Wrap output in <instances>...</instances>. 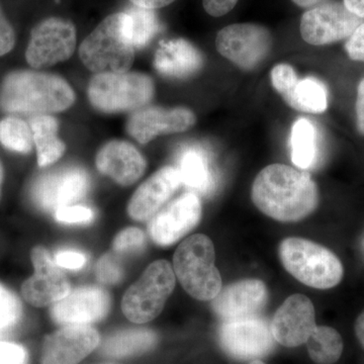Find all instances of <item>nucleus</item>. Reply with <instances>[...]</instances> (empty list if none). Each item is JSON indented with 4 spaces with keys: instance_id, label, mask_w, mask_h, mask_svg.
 <instances>
[{
    "instance_id": "423d86ee",
    "label": "nucleus",
    "mask_w": 364,
    "mask_h": 364,
    "mask_svg": "<svg viewBox=\"0 0 364 364\" xmlns=\"http://www.w3.org/2000/svg\"><path fill=\"white\" fill-rule=\"evenodd\" d=\"M152 78L139 72L95 74L87 88L88 100L107 114L138 111L154 97Z\"/></svg>"
},
{
    "instance_id": "f03ea898",
    "label": "nucleus",
    "mask_w": 364,
    "mask_h": 364,
    "mask_svg": "<svg viewBox=\"0 0 364 364\" xmlns=\"http://www.w3.org/2000/svg\"><path fill=\"white\" fill-rule=\"evenodd\" d=\"M75 100L65 79L44 72L13 71L0 85V109L11 114H55L70 109Z\"/></svg>"
},
{
    "instance_id": "a878e982",
    "label": "nucleus",
    "mask_w": 364,
    "mask_h": 364,
    "mask_svg": "<svg viewBox=\"0 0 364 364\" xmlns=\"http://www.w3.org/2000/svg\"><path fill=\"white\" fill-rule=\"evenodd\" d=\"M156 343V334L150 330H126L109 337L102 350L105 355L111 358H126L150 350Z\"/></svg>"
},
{
    "instance_id": "9d476101",
    "label": "nucleus",
    "mask_w": 364,
    "mask_h": 364,
    "mask_svg": "<svg viewBox=\"0 0 364 364\" xmlns=\"http://www.w3.org/2000/svg\"><path fill=\"white\" fill-rule=\"evenodd\" d=\"M90 188V176L80 167L51 170L37 177L31 186L33 205L45 212L72 205L82 200Z\"/></svg>"
},
{
    "instance_id": "f8f14e48",
    "label": "nucleus",
    "mask_w": 364,
    "mask_h": 364,
    "mask_svg": "<svg viewBox=\"0 0 364 364\" xmlns=\"http://www.w3.org/2000/svg\"><path fill=\"white\" fill-rule=\"evenodd\" d=\"M220 343L229 355L240 360H256L274 346L272 328L257 315L225 321L220 327Z\"/></svg>"
},
{
    "instance_id": "412c9836",
    "label": "nucleus",
    "mask_w": 364,
    "mask_h": 364,
    "mask_svg": "<svg viewBox=\"0 0 364 364\" xmlns=\"http://www.w3.org/2000/svg\"><path fill=\"white\" fill-rule=\"evenodd\" d=\"M95 165L100 173L121 186H129L142 177L147 163L131 143L114 140L98 151Z\"/></svg>"
},
{
    "instance_id": "79ce46f5",
    "label": "nucleus",
    "mask_w": 364,
    "mask_h": 364,
    "mask_svg": "<svg viewBox=\"0 0 364 364\" xmlns=\"http://www.w3.org/2000/svg\"><path fill=\"white\" fill-rule=\"evenodd\" d=\"M130 1L135 6L154 11V9L169 6V4H173L176 0H130Z\"/></svg>"
},
{
    "instance_id": "c03bdc74",
    "label": "nucleus",
    "mask_w": 364,
    "mask_h": 364,
    "mask_svg": "<svg viewBox=\"0 0 364 364\" xmlns=\"http://www.w3.org/2000/svg\"><path fill=\"white\" fill-rule=\"evenodd\" d=\"M356 336L364 348V311L358 316L355 323Z\"/></svg>"
},
{
    "instance_id": "4468645a",
    "label": "nucleus",
    "mask_w": 364,
    "mask_h": 364,
    "mask_svg": "<svg viewBox=\"0 0 364 364\" xmlns=\"http://www.w3.org/2000/svg\"><path fill=\"white\" fill-rule=\"evenodd\" d=\"M202 203L193 193L179 196L151 219L148 231L160 246L173 245L200 221Z\"/></svg>"
},
{
    "instance_id": "0eeeda50",
    "label": "nucleus",
    "mask_w": 364,
    "mask_h": 364,
    "mask_svg": "<svg viewBox=\"0 0 364 364\" xmlns=\"http://www.w3.org/2000/svg\"><path fill=\"white\" fill-rule=\"evenodd\" d=\"M176 287V274L166 260H157L124 294L122 310L138 324L150 322L162 312Z\"/></svg>"
},
{
    "instance_id": "39448f33",
    "label": "nucleus",
    "mask_w": 364,
    "mask_h": 364,
    "mask_svg": "<svg viewBox=\"0 0 364 364\" xmlns=\"http://www.w3.org/2000/svg\"><path fill=\"white\" fill-rule=\"evenodd\" d=\"M215 261L214 244L205 235H193L178 246L173 256L174 272L189 296L210 301L221 291L222 277Z\"/></svg>"
},
{
    "instance_id": "4c0bfd02",
    "label": "nucleus",
    "mask_w": 364,
    "mask_h": 364,
    "mask_svg": "<svg viewBox=\"0 0 364 364\" xmlns=\"http://www.w3.org/2000/svg\"><path fill=\"white\" fill-rule=\"evenodd\" d=\"M349 58L354 61L364 62V23L354 31L345 44Z\"/></svg>"
},
{
    "instance_id": "72a5a7b5",
    "label": "nucleus",
    "mask_w": 364,
    "mask_h": 364,
    "mask_svg": "<svg viewBox=\"0 0 364 364\" xmlns=\"http://www.w3.org/2000/svg\"><path fill=\"white\" fill-rule=\"evenodd\" d=\"M97 275L100 282L107 284H114L123 279L124 272L119 261L112 254H105L98 260Z\"/></svg>"
},
{
    "instance_id": "ea45409f",
    "label": "nucleus",
    "mask_w": 364,
    "mask_h": 364,
    "mask_svg": "<svg viewBox=\"0 0 364 364\" xmlns=\"http://www.w3.org/2000/svg\"><path fill=\"white\" fill-rule=\"evenodd\" d=\"M237 2L238 0H203V6L210 16L219 18L229 14Z\"/></svg>"
},
{
    "instance_id": "473e14b6",
    "label": "nucleus",
    "mask_w": 364,
    "mask_h": 364,
    "mask_svg": "<svg viewBox=\"0 0 364 364\" xmlns=\"http://www.w3.org/2000/svg\"><path fill=\"white\" fill-rule=\"evenodd\" d=\"M146 237L136 228H128L117 235L114 241V249L119 253H136L145 247Z\"/></svg>"
},
{
    "instance_id": "2f4dec72",
    "label": "nucleus",
    "mask_w": 364,
    "mask_h": 364,
    "mask_svg": "<svg viewBox=\"0 0 364 364\" xmlns=\"http://www.w3.org/2000/svg\"><path fill=\"white\" fill-rule=\"evenodd\" d=\"M272 81L273 87L286 100L287 104L296 109L294 93H296L299 79L293 67L287 64H279L275 66L272 71Z\"/></svg>"
},
{
    "instance_id": "f3484780",
    "label": "nucleus",
    "mask_w": 364,
    "mask_h": 364,
    "mask_svg": "<svg viewBox=\"0 0 364 364\" xmlns=\"http://www.w3.org/2000/svg\"><path fill=\"white\" fill-rule=\"evenodd\" d=\"M111 296L105 289L79 287L55 303L51 316L58 324L87 325L104 318L111 309Z\"/></svg>"
},
{
    "instance_id": "9b49d317",
    "label": "nucleus",
    "mask_w": 364,
    "mask_h": 364,
    "mask_svg": "<svg viewBox=\"0 0 364 364\" xmlns=\"http://www.w3.org/2000/svg\"><path fill=\"white\" fill-rule=\"evenodd\" d=\"M363 18L350 13L343 4L327 2L313 6L301 16V38L308 44L323 46L348 39Z\"/></svg>"
},
{
    "instance_id": "b1692460",
    "label": "nucleus",
    "mask_w": 364,
    "mask_h": 364,
    "mask_svg": "<svg viewBox=\"0 0 364 364\" xmlns=\"http://www.w3.org/2000/svg\"><path fill=\"white\" fill-rule=\"evenodd\" d=\"M30 127L37 150L38 165L47 167L58 161L66 150L65 143L58 136V121L50 114H41L31 119Z\"/></svg>"
},
{
    "instance_id": "cd10ccee",
    "label": "nucleus",
    "mask_w": 364,
    "mask_h": 364,
    "mask_svg": "<svg viewBox=\"0 0 364 364\" xmlns=\"http://www.w3.org/2000/svg\"><path fill=\"white\" fill-rule=\"evenodd\" d=\"M306 343L310 358L317 364H334L343 352L342 337L327 326L316 327Z\"/></svg>"
},
{
    "instance_id": "6e6552de",
    "label": "nucleus",
    "mask_w": 364,
    "mask_h": 364,
    "mask_svg": "<svg viewBox=\"0 0 364 364\" xmlns=\"http://www.w3.org/2000/svg\"><path fill=\"white\" fill-rule=\"evenodd\" d=\"M77 35L70 21L49 18L31 33L26 60L33 69H43L67 61L75 51Z\"/></svg>"
},
{
    "instance_id": "ddd939ff",
    "label": "nucleus",
    "mask_w": 364,
    "mask_h": 364,
    "mask_svg": "<svg viewBox=\"0 0 364 364\" xmlns=\"http://www.w3.org/2000/svg\"><path fill=\"white\" fill-rule=\"evenodd\" d=\"M31 260L33 273L21 287V296L26 303L43 308L57 303L70 293L69 279L47 249L36 246L31 251Z\"/></svg>"
},
{
    "instance_id": "2eb2a0df",
    "label": "nucleus",
    "mask_w": 364,
    "mask_h": 364,
    "mask_svg": "<svg viewBox=\"0 0 364 364\" xmlns=\"http://www.w3.org/2000/svg\"><path fill=\"white\" fill-rule=\"evenodd\" d=\"M196 114L186 107H144L129 117L127 132L140 144L165 134L181 133L195 126Z\"/></svg>"
},
{
    "instance_id": "a19ab883",
    "label": "nucleus",
    "mask_w": 364,
    "mask_h": 364,
    "mask_svg": "<svg viewBox=\"0 0 364 364\" xmlns=\"http://www.w3.org/2000/svg\"><path fill=\"white\" fill-rule=\"evenodd\" d=\"M356 119L359 133L364 136V79L360 81L356 97Z\"/></svg>"
},
{
    "instance_id": "393cba45",
    "label": "nucleus",
    "mask_w": 364,
    "mask_h": 364,
    "mask_svg": "<svg viewBox=\"0 0 364 364\" xmlns=\"http://www.w3.org/2000/svg\"><path fill=\"white\" fill-rule=\"evenodd\" d=\"M291 161L299 168H312L318 158L317 129L312 122L301 117L294 124L291 140Z\"/></svg>"
},
{
    "instance_id": "f704fd0d",
    "label": "nucleus",
    "mask_w": 364,
    "mask_h": 364,
    "mask_svg": "<svg viewBox=\"0 0 364 364\" xmlns=\"http://www.w3.org/2000/svg\"><path fill=\"white\" fill-rule=\"evenodd\" d=\"M0 364H30L28 350L21 344L1 338Z\"/></svg>"
},
{
    "instance_id": "58836bf2",
    "label": "nucleus",
    "mask_w": 364,
    "mask_h": 364,
    "mask_svg": "<svg viewBox=\"0 0 364 364\" xmlns=\"http://www.w3.org/2000/svg\"><path fill=\"white\" fill-rule=\"evenodd\" d=\"M54 261L59 267L77 270L85 267L87 259L85 254L76 251L62 250L55 255Z\"/></svg>"
},
{
    "instance_id": "49530a36",
    "label": "nucleus",
    "mask_w": 364,
    "mask_h": 364,
    "mask_svg": "<svg viewBox=\"0 0 364 364\" xmlns=\"http://www.w3.org/2000/svg\"><path fill=\"white\" fill-rule=\"evenodd\" d=\"M4 167H2L1 163H0V188H1L2 181H4Z\"/></svg>"
},
{
    "instance_id": "c756f323",
    "label": "nucleus",
    "mask_w": 364,
    "mask_h": 364,
    "mask_svg": "<svg viewBox=\"0 0 364 364\" xmlns=\"http://www.w3.org/2000/svg\"><path fill=\"white\" fill-rule=\"evenodd\" d=\"M294 97L296 111L322 114L327 109V90L318 79L308 77L299 80Z\"/></svg>"
},
{
    "instance_id": "de8ad7c7",
    "label": "nucleus",
    "mask_w": 364,
    "mask_h": 364,
    "mask_svg": "<svg viewBox=\"0 0 364 364\" xmlns=\"http://www.w3.org/2000/svg\"><path fill=\"white\" fill-rule=\"evenodd\" d=\"M250 364H265L264 363H262V361L258 360V359H256V360H253L252 363Z\"/></svg>"
},
{
    "instance_id": "e433bc0d",
    "label": "nucleus",
    "mask_w": 364,
    "mask_h": 364,
    "mask_svg": "<svg viewBox=\"0 0 364 364\" xmlns=\"http://www.w3.org/2000/svg\"><path fill=\"white\" fill-rule=\"evenodd\" d=\"M16 45V33L0 6V57L9 54Z\"/></svg>"
},
{
    "instance_id": "5701e85b",
    "label": "nucleus",
    "mask_w": 364,
    "mask_h": 364,
    "mask_svg": "<svg viewBox=\"0 0 364 364\" xmlns=\"http://www.w3.org/2000/svg\"><path fill=\"white\" fill-rule=\"evenodd\" d=\"M181 184L196 193L207 196L215 188V178L207 153L198 147H188L179 156Z\"/></svg>"
},
{
    "instance_id": "37998d69",
    "label": "nucleus",
    "mask_w": 364,
    "mask_h": 364,
    "mask_svg": "<svg viewBox=\"0 0 364 364\" xmlns=\"http://www.w3.org/2000/svg\"><path fill=\"white\" fill-rule=\"evenodd\" d=\"M343 4L350 13L364 20V0H344Z\"/></svg>"
},
{
    "instance_id": "7ed1b4c3",
    "label": "nucleus",
    "mask_w": 364,
    "mask_h": 364,
    "mask_svg": "<svg viewBox=\"0 0 364 364\" xmlns=\"http://www.w3.org/2000/svg\"><path fill=\"white\" fill-rule=\"evenodd\" d=\"M279 258L289 274L306 286L329 289L343 279L341 261L329 249L306 239L291 237L280 243Z\"/></svg>"
},
{
    "instance_id": "1a4fd4ad",
    "label": "nucleus",
    "mask_w": 364,
    "mask_h": 364,
    "mask_svg": "<svg viewBox=\"0 0 364 364\" xmlns=\"http://www.w3.org/2000/svg\"><path fill=\"white\" fill-rule=\"evenodd\" d=\"M215 47L223 57L239 68L253 70L269 55L272 33L263 26L234 23L218 33Z\"/></svg>"
},
{
    "instance_id": "6ab92c4d",
    "label": "nucleus",
    "mask_w": 364,
    "mask_h": 364,
    "mask_svg": "<svg viewBox=\"0 0 364 364\" xmlns=\"http://www.w3.org/2000/svg\"><path fill=\"white\" fill-rule=\"evenodd\" d=\"M181 184L178 169L165 166L139 186L129 202L128 213L136 221H147L157 214Z\"/></svg>"
},
{
    "instance_id": "dca6fc26",
    "label": "nucleus",
    "mask_w": 364,
    "mask_h": 364,
    "mask_svg": "<svg viewBox=\"0 0 364 364\" xmlns=\"http://www.w3.org/2000/svg\"><path fill=\"white\" fill-rule=\"evenodd\" d=\"M316 326L315 308L303 294H293L284 301L272 318L273 338L287 347L306 343Z\"/></svg>"
},
{
    "instance_id": "c85d7f7f",
    "label": "nucleus",
    "mask_w": 364,
    "mask_h": 364,
    "mask_svg": "<svg viewBox=\"0 0 364 364\" xmlns=\"http://www.w3.org/2000/svg\"><path fill=\"white\" fill-rule=\"evenodd\" d=\"M0 144L6 149L20 154L32 152L33 139L30 124L14 117L0 121Z\"/></svg>"
},
{
    "instance_id": "7c9ffc66",
    "label": "nucleus",
    "mask_w": 364,
    "mask_h": 364,
    "mask_svg": "<svg viewBox=\"0 0 364 364\" xmlns=\"http://www.w3.org/2000/svg\"><path fill=\"white\" fill-rule=\"evenodd\" d=\"M23 315L20 298L0 282V338L20 324Z\"/></svg>"
},
{
    "instance_id": "20e7f679",
    "label": "nucleus",
    "mask_w": 364,
    "mask_h": 364,
    "mask_svg": "<svg viewBox=\"0 0 364 364\" xmlns=\"http://www.w3.org/2000/svg\"><path fill=\"white\" fill-rule=\"evenodd\" d=\"M135 50L124 31L123 13H119L107 16L85 38L79 57L95 74L123 73L133 65Z\"/></svg>"
},
{
    "instance_id": "f257e3e1",
    "label": "nucleus",
    "mask_w": 364,
    "mask_h": 364,
    "mask_svg": "<svg viewBox=\"0 0 364 364\" xmlns=\"http://www.w3.org/2000/svg\"><path fill=\"white\" fill-rule=\"evenodd\" d=\"M254 205L275 221H301L318 207L317 186L310 174L284 164L261 170L252 186Z\"/></svg>"
},
{
    "instance_id": "a211bd4d",
    "label": "nucleus",
    "mask_w": 364,
    "mask_h": 364,
    "mask_svg": "<svg viewBox=\"0 0 364 364\" xmlns=\"http://www.w3.org/2000/svg\"><path fill=\"white\" fill-rule=\"evenodd\" d=\"M100 344L97 330L88 325H67L43 344L42 364H77Z\"/></svg>"
},
{
    "instance_id": "aec40b11",
    "label": "nucleus",
    "mask_w": 364,
    "mask_h": 364,
    "mask_svg": "<svg viewBox=\"0 0 364 364\" xmlns=\"http://www.w3.org/2000/svg\"><path fill=\"white\" fill-rule=\"evenodd\" d=\"M268 291L259 279H244L221 289L213 299V309L223 320L257 315L267 305Z\"/></svg>"
},
{
    "instance_id": "4be33fe9",
    "label": "nucleus",
    "mask_w": 364,
    "mask_h": 364,
    "mask_svg": "<svg viewBox=\"0 0 364 364\" xmlns=\"http://www.w3.org/2000/svg\"><path fill=\"white\" fill-rule=\"evenodd\" d=\"M154 66L166 77L186 79L202 70L203 56L188 41H166L155 54Z\"/></svg>"
},
{
    "instance_id": "a18cd8bd",
    "label": "nucleus",
    "mask_w": 364,
    "mask_h": 364,
    "mask_svg": "<svg viewBox=\"0 0 364 364\" xmlns=\"http://www.w3.org/2000/svg\"><path fill=\"white\" fill-rule=\"evenodd\" d=\"M293 1L296 6L301 7H313L323 4L325 0H293Z\"/></svg>"
},
{
    "instance_id": "c9c22d12",
    "label": "nucleus",
    "mask_w": 364,
    "mask_h": 364,
    "mask_svg": "<svg viewBox=\"0 0 364 364\" xmlns=\"http://www.w3.org/2000/svg\"><path fill=\"white\" fill-rule=\"evenodd\" d=\"M55 219L67 224H78L92 221L95 213L90 208L82 205H66L54 212Z\"/></svg>"
},
{
    "instance_id": "bb28decb",
    "label": "nucleus",
    "mask_w": 364,
    "mask_h": 364,
    "mask_svg": "<svg viewBox=\"0 0 364 364\" xmlns=\"http://www.w3.org/2000/svg\"><path fill=\"white\" fill-rule=\"evenodd\" d=\"M124 26L135 49H143L159 32L156 14L151 9L134 6L123 13Z\"/></svg>"
}]
</instances>
